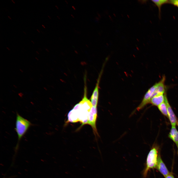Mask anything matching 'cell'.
Here are the masks:
<instances>
[{
    "label": "cell",
    "mask_w": 178,
    "mask_h": 178,
    "mask_svg": "<svg viewBox=\"0 0 178 178\" xmlns=\"http://www.w3.org/2000/svg\"><path fill=\"white\" fill-rule=\"evenodd\" d=\"M84 90L82 100L74 106L67 116L68 121L73 123L80 121L82 123V126L87 124L89 113L92 106L91 101L87 98L86 86Z\"/></svg>",
    "instance_id": "1"
},
{
    "label": "cell",
    "mask_w": 178,
    "mask_h": 178,
    "mask_svg": "<svg viewBox=\"0 0 178 178\" xmlns=\"http://www.w3.org/2000/svg\"><path fill=\"white\" fill-rule=\"evenodd\" d=\"M31 125L30 122L17 113L15 128L18 137L17 147L18 148L20 140Z\"/></svg>",
    "instance_id": "2"
},
{
    "label": "cell",
    "mask_w": 178,
    "mask_h": 178,
    "mask_svg": "<svg viewBox=\"0 0 178 178\" xmlns=\"http://www.w3.org/2000/svg\"><path fill=\"white\" fill-rule=\"evenodd\" d=\"M158 148L156 146L153 147L147 156L146 166L143 173V176L145 178L149 171L156 167L157 163L158 154Z\"/></svg>",
    "instance_id": "3"
},
{
    "label": "cell",
    "mask_w": 178,
    "mask_h": 178,
    "mask_svg": "<svg viewBox=\"0 0 178 178\" xmlns=\"http://www.w3.org/2000/svg\"><path fill=\"white\" fill-rule=\"evenodd\" d=\"M156 87L155 84L148 89L145 94L141 103L137 107L136 110L139 111L143 108L147 104L150 103L151 99L155 91Z\"/></svg>",
    "instance_id": "4"
},
{
    "label": "cell",
    "mask_w": 178,
    "mask_h": 178,
    "mask_svg": "<svg viewBox=\"0 0 178 178\" xmlns=\"http://www.w3.org/2000/svg\"><path fill=\"white\" fill-rule=\"evenodd\" d=\"M167 107L168 118L172 126H176L178 120L168 100L166 92L164 94V101Z\"/></svg>",
    "instance_id": "5"
},
{
    "label": "cell",
    "mask_w": 178,
    "mask_h": 178,
    "mask_svg": "<svg viewBox=\"0 0 178 178\" xmlns=\"http://www.w3.org/2000/svg\"><path fill=\"white\" fill-rule=\"evenodd\" d=\"M165 80V77L164 76L160 81L155 84V90L153 97L157 95L164 94L166 93V88L164 84Z\"/></svg>",
    "instance_id": "6"
},
{
    "label": "cell",
    "mask_w": 178,
    "mask_h": 178,
    "mask_svg": "<svg viewBox=\"0 0 178 178\" xmlns=\"http://www.w3.org/2000/svg\"><path fill=\"white\" fill-rule=\"evenodd\" d=\"M101 73V72L91 96L90 101L93 106H97L99 96V84Z\"/></svg>",
    "instance_id": "7"
},
{
    "label": "cell",
    "mask_w": 178,
    "mask_h": 178,
    "mask_svg": "<svg viewBox=\"0 0 178 178\" xmlns=\"http://www.w3.org/2000/svg\"><path fill=\"white\" fill-rule=\"evenodd\" d=\"M156 168L165 177L170 173L159 155L158 156Z\"/></svg>",
    "instance_id": "8"
},
{
    "label": "cell",
    "mask_w": 178,
    "mask_h": 178,
    "mask_svg": "<svg viewBox=\"0 0 178 178\" xmlns=\"http://www.w3.org/2000/svg\"><path fill=\"white\" fill-rule=\"evenodd\" d=\"M168 137L176 144L178 149V131L176 126H172Z\"/></svg>",
    "instance_id": "9"
},
{
    "label": "cell",
    "mask_w": 178,
    "mask_h": 178,
    "mask_svg": "<svg viewBox=\"0 0 178 178\" xmlns=\"http://www.w3.org/2000/svg\"><path fill=\"white\" fill-rule=\"evenodd\" d=\"M164 94L154 96L151 99L150 103L153 105L158 106L164 102Z\"/></svg>",
    "instance_id": "10"
},
{
    "label": "cell",
    "mask_w": 178,
    "mask_h": 178,
    "mask_svg": "<svg viewBox=\"0 0 178 178\" xmlns=\"http://www.w3.org/2000/svg\"><path fill=\"white\" fill-rule=\"evenodd\" d=\"M159 110L164 115L168 117L166 105L164 102L157 106Z\"/></svg>",
    "instance_id": "11"
},
{
    "label": "cell",
    "mask_w": 178,
    "mask_h": 178,
    "mask_svg": "<svg viewBox=\"0 0 178 178\" xmlns=\"http://www.w3.org/2000/svg\"><path fill=\"white\" fill-rule=\"evenodd\" d=\"M158 7L159 14L161 12V8L163 4L167 3H169V0H151Z\"/></svg>",
    "instance_id": "12"
},
{
    "label": "cell",
    "mask_w": 178,
    "mask_h": 178,
    "mask_svg": "<svg viewBox=\"0 0 178 178\" xmlns=\"http://www.w3.org/2000/svg\"><path fill=\"white\" fill-rule=\"evenodd\" d=\"M169 3L175 6L178 8V0H169Z\"/></svg>",
    "instance_id": "13"
},
{
    "label": "cell",
    "mask_w": 178,
    "mask_h": 178,
    "mask_svg": "<svg viewBox=\"0 0 178 178\" xmlns=\"http://www.w3.org/2000/svg\"><path fill=\"white\" fill-rule=\"evenodd\" d=\"M165 177V178H174L173 175L171 173Z\"/></svg>",
    "instance_id": "14"
},
{
    "label": "cell",
    "mask_w": 178,
    "mask_h": 178,
    "mask_svg": "<svg viewBox=\"0 0 178 178\" xmlns=\"http://www.w3.org/2000/svg\"><path fill=\"white\" fill-rule=\"evenodd\" d=\"M18 95L21 97H22L23 95V94L22 92H20L18 94Z\"/></svg>",
    "instance_id": "15"
},
{
    "label": "cell",
    "mask_w": 178,
    "mask_h": 178,
    "mask_svg": "<svg viewBox=\"0 0 178 178\" xmlns=\"http://www.w3.org/2000/svg\"><path fill=\"white\" fill-rule=\"evenodd\" d=\"M20 71L22 73H23V71L21 69H20Z\"/></svg>",
    "instance_id": "16"
},
{
    "label": "cell",
    "mask_w": 178,
    "mask_h": 178,
    "mask_svg": "<svg viewBox=\"0 0 178 178\" xmlns=\"http://www.w3.org/2000/svg\"><path fill=\"white\" fill-rule=\"evenodd\" d=\"M44 90H47V89H46V88H45V87H44Z\"/></svg>",
    "instance_id": "17"
},
{
    "label": "cell",
    "mask_w": 178,
    "mask_h": 178,
    "mask_svg": "<svg viewBox=\"0 0 178 178\" xmlns=\"http://www.w3.org/2000/svg\"><path fill=\"white\" fill-rule=\"evenodd\" d=\"M13 86L15 88H17V87L15 85H13Z\"/></svg>",
    "instance_id": "18"
},
{
    "label": "cell",
    "mask_w": 178,
    "mask_h": 178,
    "mask_svg": "<svg viewBox=\"0 0 178 178\" xmlns=\"http://www.w3.org/2000/svg\"><path fill=\"white\" fill-rule=\"evenodd\" d=\"M8 18H9L10 19V20H11V19H11V18L9 16H8Z\"/></svg>",
    "instance_id": "19"
},
{
    "label": "cell",
    "mask_w": 178,
    "mask_h": 178,
    "mask_svg": "<svg viewBox=\"0 0 178 178\" xmlns=\"http://www.w3.org/2000/svg\"><path fill=\"white\" fill-rule=\"evenodd\" d=\"M6 48H7L8 50H10V49H9V48H8V47H6Z\"/></svg>",
    "instance_id": "20"
},
{
    "label": "cell",
    "mask_w": 178,
    "mask_h": 178,
    "mask_svg": "<svg viewBox=\"0 0 178 178\" xmlns=\"http://www.w3.org/2000/svg\"><path fill=\"white\" fill-rule=\"evenodd\" d=\"M42 26L44 27V28H45V27L44 26V25L43 24L42 25Z\"/></svg>",
    "instance_id": "21"
},
{
    "label": "cell",
    "mask_w": 178,
    "mask_h": 178,
    "mask_svg": "<svg viewBox=\"0 0 178 178\" xmlns=\"http://www.w3.org/2000/svg\"><path fill=\"white\" fill-rule=\"evenodd\" d=\"M35 59H36V60H37V61H38V60H39V59H38L37 57H35Z\"/></svg>",
    "instance_id": "22"
},
{
    "label": "cell",
    "mask_w": 178,
    "mask_h": 178,
    "mask_svg": "<svg viewBox=\"0 0 178 178\" xmlns=\"http://www.w3.org/2000/svg\"><path fill=\"white\" fill-rule=\"evenodd\" d=\"M45 50L48 52H49V50H48V49L46 48Z\"/></svg>",
    "instance_id": "23"
},
{
    "label": "cell",
    "mask_w": 178,
    "mask_h": 178,
    "mask_svg": "<svg viewBox=\"0 0 178 178\" xmlns=\"http://www.w3.org/2000/svg\"><path fill=\"white\" fill-rule=\"evenodd\" d=\"M12 0V1L13 2L14 4H15V2L14 1V0Z\"/></svg>",
    "instance_id": "24"
},
{
    "label": "cell",
    "mask_w": 178,
    "mask_h": 178,
    "mask_svg": "<svg viewBox=\"0 0 178 178\" xmlns=\"http://www.w3.org/2000/svg\"><path fill=\"white\" fill-rule=\"evenodd\" d=\"M36 52L39 55V54H40L38 52V51H36Z\"/></svg>",
    "instance_id": "25"
},
{
    "label": "cell",
    "mask_w": 178,
    "mask_h": 178,
    "mask_svg": "<svg viewBox=\"0 0 178 178\" xmlns=\"http://www.w3.org/2000/svg\"><path fill=\"white\" fill-rule=\"evenodd\" d=\"M37 31L39 33H40V31L38 29H37Z\"/></svg>",
    "instance_id": "26"
},
{
    "label": "cell",
    "mask_w": 178,
    "mask_h": 178,
    "mask_svg": "<svg viewBox=\"0 0 178 178\" xmlns=\"http://www.w3.org/2000/svg\"><path fill=\"white\" fill-rule=\"evenodd\" d=\"M12 91L14 93H15L16 92L14 90H12Z\"/></svg>",
    "instance_id": "27"
},
{
    "label": "cell",
    "mask_w": 178,
    "mask_h": 178,
    "mask_svg": "<svg viewBox=\"0 0 178 178\" xmlns=\"http://www.w3.org/2000/svg\"><path fill=\"white\" fill-rule=\"evenodd\" d=\"M31 41V42H32L34 44V42H33V41Z\"/></svg>",
    "instance_id": "28"
},
{
    "label": "cell",
    "mask_w": 178,
    "mask_h": 178,
    "mask_svg": "<svg viewBox=\"0 0 178 178\" xmlns=\"http://www.w3.org/2000/svg\"><path fill=\"white\" fill-rule=\"evenodd\" d=\"M23 32L25 34H26V33H25L24 31H23Z\"/></svg>",
    "instance_id": "29"
},
{
    "label": "cell",
    "mask_w": 178,
    "mask_h": 178,
    "mask_svg": "<svg viewBox=\"0 0 178 178\" xmlns=\"http://www.w3.org/2000/svg\"><path fill=\"white\" fill-rule=\"evenodd\" d=\"M48 16V17L50 19H51L50 17L49 16Z\"/></svg>",
    "instance_id": "30"
},
{
    "label": "cell",
    "mask_w": 178,
    "mask_h": 178,
    "mask_svg": "<svg viewBox=\"0 0 178 178\" xmlns=\"http://www.w3.org/2000/svg\"><path fill=\"white\" fill-rule=\"evenodd\" d=\"M177 125H178V120L177 123Z\"/></svg>",
    "instance_id": "31"
}]
</instances>
